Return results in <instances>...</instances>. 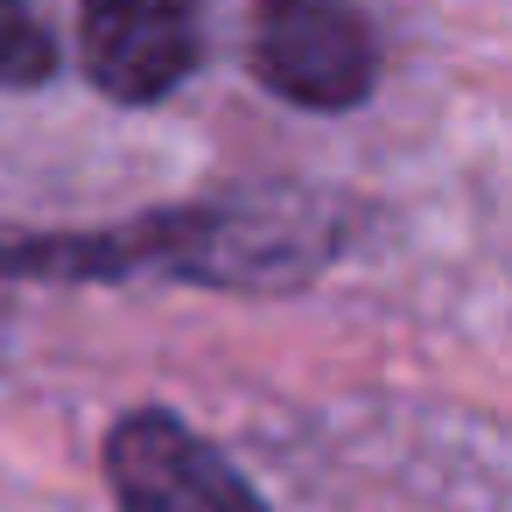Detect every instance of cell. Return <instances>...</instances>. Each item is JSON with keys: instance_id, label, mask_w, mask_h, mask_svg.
<instances>
[{"instance_id": "3957f363", "label": "cell", "mask_w": 512, "mask_h": 512, "mask_svg": "<svg viewBox=\"0 0 512 512\" xmlns=\"http://www.w3.org/2000/svg\"><path fill=\"white\" fill-rule=\"evenodd\" d=\"M253 78L309 113H351L379 85V43L365 15L323 0H281L253 29Z\"/></svg>"}, {"instance_id": "5b68a950", "label": "cell", "mask_w": 512, "mask_h": 512, "mask_svg": "<svg viewBox=\"0 0 512 512\" xmlns=\"http://www.w3.org/2000/svg\"><path fill=\"white\" fill-rule=\"evenodd\" d=\"M64 71L57 36L29 8H0V92H36Z\"/></svg>"}, {"instance_id": "6da1fadb", "label": "cell", "mask_w": 512, "mask_h": 512, "mask_svg": "<svg viewBox=\"0 0 512 512\" xmlns=\"http://www.w3.org/2000/svg\"><path fill=\"white\" fill-rule=\"evenodd\" d=\"M344 197L309 183H253L197 204H162L120 225L29 232L0 225V281H127L169 274L225 295H288L309 288L344 253Z\"/></svg>"}, {"instance_id": "277c9868", "label": "cell", "mask_w": 512, "mask_h": 512, "mask_svg": "<svg viewBox=\"0 0 512 512\" xmlns=\"http://www.w3.org/2000/svg\"><path fill=\"white\" fill-rule=\"evenodd\" d=\"M78 64L106 99L155 106L197 71V22L183 8L106 0V8H85V22H78Z\"/></svg>"}, {"instance_id": "7a4b0ae2", "label": "cell", "mask_w": 512, "mask_h": 512, "mask_svg": "<svg viewBox=\"0 0 512 512\" xmlns=\"http://www.w3.org/2000/svg\"><path fill=\"white\" fill-rule=\"evenodd\" d=\"M113 512H267L246 470L169 407H134L106 428Z\"/></svg>"}]
</instances>
